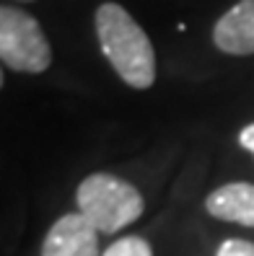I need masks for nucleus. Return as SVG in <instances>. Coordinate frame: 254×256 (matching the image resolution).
<instances>
[{
	"mask_svg": "<svg viewBox=\"0 0 254 256\" xmlns=\"http://www.w3.org/2000/svg\"><path fill=\"white\" fill-rule=\"evenodd\" d=\"M101 256H153L151 251V244L140 236H125L114 240V244L104 251Z\"/></svg>",
	"mask_w": 254,
	"mask_h": 256,
	"instance_id": "obj_7",
	"label": "nucleus"
},
{
	"mask_svg": "<svg viewBox=\"0 0 254 256\" xmlns=\"http://www.w3.org/2000/svg\"><path fill=\"white\" fill-rule=\"evenodd\" d=\"M215 256H254V244L244 238H228L218 246Z\"/></svg>",
	"mask_w": 254,
	"mask_h": 256,
	"instance_id": "obj_8",
	"label": "nucleus"
},
{
	"mask_svg": "<svg viewBox=\"0 0 254 256\" xmlns=\"http://www.w3.org/2000/svg\"><path fill=\"white\" fill-rule=\"evenodd\" d=\"M205 210L218 220L254 228V184L233 182L218 186L213 194H207Z\"/></svg>",
	"mask_w": 254,
	"mask_h": 256,
	"instance_id": "obj_6",
	"label": "nucleus"
},
{
	"mask_svg": "<svg viewBox=\"0 0 254 256\" xmlns=\"http://www.w3.org/2000/svg\"><path fill=\"white\" fill-rule=\"evenodd\" d=\"M42 256H99V230L81 212H68L44 236Z\"/></svg>",
	"mask_w": 254,
	"mask_h": 256,
	"instance_id": "obj_4",
	"label": "nucleus"
},
{
	"mask_svg": "<svg viewBox=\"0 0 254 256\" xmlns=\"http://www.w3.org/2000/svg\"><path fill=\"white\" fill-rule=\"evenodd\" d=\"M238 142H241V148H246L249 153L254 156V122L246 124L241 132H238Z\"/></svg>",
	"mask_w": 254,
	"mask_h": 256,
	"instance_id": "obj_9",
	"label": "nucleus"
},
{
	"mask_svg": "<svg viewBox=\"0 0 254 256\" xmlns=\"http://www.w3.org/2000/svg\"><path fill=\"white\" fill-rule=\"evenodd\" d=\"M0 60L16 72H44L52 62V50L42 26L21 8H0Z\"/></svg>",
	"mask_w": 254,
	"mask_h": 256,
	"instance_id": "obj_3",
	"label": "nucleus"
},
{
	"mask_svg": "<svg viewBox=\"0 0 254 256\" xmlns=\"http://www.w3.org/2000/svg\"><path fill=\"white\" fill-rule=\"evenodd\" d=\"M101 52L130 88L145 91L156 80V54L148 34L119 3H101L96 10Z\"/></svg>",
	"mask_w": 254,
	"mask_h": 256,
	"instance_id": "obj_1",
	"label": "nucleus"
},
{
	"mask_svg": "<svg viewBox=\"0 0 254 256\" xmlns=\"http://www.w3.org/2000/svg\"><path fill=\"white\" fill-rule=\"evenodd\" d=\"M213 42L226 54H254V0H238L218 18Z\"/></svg>",
	"mask_w": 254,
	"mask_h": 256,
	"instance_id": "obj_5",
	"label": "nucleus"
},
{
	"mask_svg": "<svg viewBox=\"0 0 254 256\" xmlns=\"http://www.w3.org/2000/svg\"><path fill=\"white\" fill-rule=\"evenodd\" d=\"M78 212L99 233H117L132 225L145 210L143 194L114 174H91L76 192Z\"/></svg>",
	"mask_w": 254,
	"mask_h": 256,
	"instance_id": "obj_2",
	"label": "nucleus"
}]
</instances>
